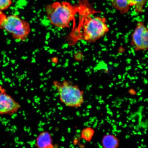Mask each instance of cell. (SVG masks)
<instances>
[{
    "label": "cell",
    "mask_w": 148,
    "mask_h": 148,
    "mask_svg": "<svg viewBox=\"0 0 148 148\" xmlns=\"http://www.w3.org/2000/svg\"><path fill=\"white\" fill-rule=\"evenodd\" d=\"M53 85L58 91L61 102L66 106L77 108L83 104L84 92L77 85L66 80L55 81Z\"/></svg>",
    "instance_id": "4"
},
{
    "label": "cell",
    "mask_w": 148,
    "mask_h": 148,
    "mask_svg": "<svg viewBox=\"0 0 148 148\" xmlns=\"http://www.w3.org/2000/svg\"><path fill=\"white\" fill-rule=\"evenodd\" d=\"M131 45L136 51H146L148 48V29L143 22H138L131 36Z\"/></svg>",
    "instance_id": "5"
},
{
    "label": "cell",
    "mask_w": 148,
    "mask_h": 148,
    "mask_svg": "<svg viewBox=\"0 0 148 148\" xmlns=\"http://www.w3.org/2000/svg\"><path fill=\"white\" fill-rule=\"evenodd\" d=\"M21 107L3 89L0 90V115H12L17 112Z\"/></svg>",
    "instance_id": "7"
},
{
    "label": "cell",
    "mask_w": 148,
    "mask_h": 148,
    "mask_svg": "<svg viewBox=\"0 0 148 148\" xmlns=\"http://www.w3.org/2000/svg\"><path fill=\"white\" fill-rule=\"evenodd\" d=\"M89 14L80 16L78 27L71 34L72 42L82 40L93 42L104 36L109 31L105 17L88 16Z\"/></svg>",
    "instance_id": "1"
},
{
    "label": "cell",
    "mask_w": 148,
    "mask_h": 148,
    "mask_svg": "<svg viewBox=\"0 0 148 148\" xmlns=\"http://www.w3.org/2000/svg\"><path fill=\"white\" fill-rule=\"evenodd\" d=\"M12 3V0H0V11L8 9Z\"/></svg>",
    "instance_id": "11"
},
{
    "label": "cell",
    "mask_w": 148,
    "mask_h": 148,
    "mask_svg": "<svg viewBox=\"0 0 148 148\" xmlns=\"http://www.w3.org/2000/svg\"><path fill=\"white\" fill-rule=\"evenodd\" d=\"M84 5L80 4L75 6L66 2H56L46 5L47 19L56 27L62 29L70 28V24L75 20L76 14L80 12Z\"/></svg>",
    "instance_id": "2"
},
{
    "label": "cell",
    "mask_w": 148,
    "mask_h": 148,
    "mask_svg": "<svg viewBox=\"0 0 148 148\" xmlns=\"http://www.w3.org/2000/svg\"><path fill=\"white\" fill-rule=\"evenodd\" d=\"M0 29L12 35L14 39L25 41L30 34L31 29L29 22L16 15L7 16L0 11Z\"/></svg>",
    "instance_id": "3"
},
{
    "label": "cell",
    "mask_w": 148,
    "mask_h": 148,
    "mask_svg": "<svg viewBox=\"0 0 148 148\" xmlns=\"http://www.w3.org/2000/svg\"><path fill=\"white\" fill-rule=\"evenodd\" d=\"M94 134V130L93 129L90 127H86L83 129L81 132V138L86 141L90 142Z\"/></svg>",
    "instance_id": "10"
},
{
    "label": "cell",
    "mask_w": 148,
    "mask_h": 148,
    "mask_svg": "<svg viewBox=\"0 0 148 148\" xmlns=\"http://www.w3.org/2000/svg\"><path fill=\"white\" fill-rule=\"evenodd\" d=\"M147 0H111V3L114 8L120 14H127L131 7H134L135 12L142 14L144 12V7Z\"/></svg>",
    "instance_id": "6"
},
{
    "label": "cell",
    "mask_w": 148,
    "mask_h": 148,
    "mask_svg": "<svg viewBox=\"0 0 148 148\" xmlns=\"http://www.w3.org/2000/svg\"><path fill=\"white\" fill-rule=\"evenodd\" d=\"M102 144L103 148H117L119 146V141L114 135L107 134L103 136Z\"/></svg>",
    "instance_id": "9"
},
{
    "label": "cell",
    "mask_w": 148,
    "mask_h": 148,
    "mask_svg": "<svg viewBox=\"0 0 148 148\" xmlns=\"http://www.w3.org/2000/svg\"><path fill=\"white\" fill-rule=\"evenodd\" d=\"M36 144L38 148H53L50 134L46 131L40 133L36 138Z\"/></svg>",
    "instance_id": "8"
}]
</instances>
